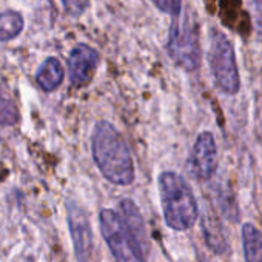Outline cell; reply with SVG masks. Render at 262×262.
Masks as SVG:
<instances>
[{
	"instance_id": "30bf717a",
	"label": "cell",
	"mask_w": 262,
	"mask_h": 262,
	"mask_svg": "<svg viewBox=\"0 0 262 262\" xmlns=\"http://www.w3.org/2000/svg\"><path fill=\"white\" fill-rule=\"evenodd\" d=\"M202 230L207 245L217 254H222L227 251L228 244L225 237V231L222 228V224L216 217V214L210 210H207L202 214Z\"/></svg>"
},
{
	"instance_id": "6da1fadb",
	"label": "cell",
	"mask_w": 262,
	"mask_h": 262,
	"mask_svg": "<svg viewBox=\"0 0 262 262\" xmlns=\"http://www.w3.org/2000/svg\"><path fill=\"white\" fill-rule=\"evenodd\" d=\"M93 159L106 181L114 185H129L135 181V164L120 131L110 122L96 123L91 138Z\"/></svg>"
},
{
	"instance_id": "2e32d148",
	"label": "cell",
	"mask_w": 262,
	"mask_h": 262,
	"mask_svg": "<svg viewBox=\"0 0 262 262\" xmlns=\"http://www.w3.org/2000/svg\"><path fill=\"white\" fill-rule=\"evenodd\" d=\"M62 4H63V8L68 14L80 16L86 10L90 0H62Z\"/></svg>"
},
{
	"instance_id": "277c9868",
	"label": "cell",
	"mask_w": 262,
	"mask_h": 262,
	"mask_svg": "<svg viewBox=\"0 0 262 262\" xmlns=\"http://www.w3.org/2000/svg\"><path fill=\"white\" fill-rule=\"evenodd\" d=\"M167 51L176 65L185 71H194L201 63L199 33L196 22L188 13L174 17L170 28Z\"/></svg>"
},
{
	"instance_id": "9a60e30c",
	"label": "cell",
	"mask_w": 262,
	"mask_h": 262,
	"mask_svg": "<svg viewBox=\"0 0 262 262\" xmlns=\"http://www.w3.org/2000/svg\"><path fill=\"white\" fill-rule=\"evenodd\" d=\"M17 120V111L13 102L5 97L4 106H0V123H14Z\"/></svg>"
},
{
	"instance_id": "ba28073f",
	"label": "cell",
	"mask_w": 262,
	"mask_h": 262,
	"mask_svg": "<svg viewBox=\"0 0 262 262\" xmlns=\"http://www.w3.org/2000/svg\"><path fill=\"white\" fill-rule=\"evenodd\" d=\"M99 65V53L88 45H76L68 57L70 80L74 86H85Z\"/></svg>"
},
{
	"instance_id": "e0dca14e",
	"label": "cell",
	"mask_w": 262,
	"mask_h": 262,
	"mask_svg": "<svg viewBox=\"0 0 262 262\" xmlns=\"http://www.w3.org/2000/svg\"><path fill=\"white\" fill-rule=\"evenodd\" d=\"M254 20L257 31L262 34V0H254Z\"/></svg>"
},
{
	"instance_id": "5bb4252c",
	"label": "cell",
	"mask_w": 262,
	"mask_h": 262,
	"mask_svg": "<svg viewBox=\"0 0 262 262\" xmlns=\"http://www.w3.org/2000/svg\"><path fill=\"white\" fill-rule=\"evenodd\" d=\"M153 4L162 11L173 17H178L181 14V5L182 0H153Z\"/></svg>"
},
{
	"instance_id": "7a4b0ae2",
	"label": "cell",
	"mask_w": 262,
	"mask_h": 262,
	"mask_svg": "<svg viewBox=\"0 0 262 262\" xmlns=\"http://www.w3.org/2000/svg\"><path fill=\"white\" fill-rule=\"evenodd\" d=\"M159 193L165 224L178 231L188 230L198 221L199 208L191 187L173 171L159 176Z\"/></svg>"
},
{
	"instance_id": "3957f363",
	"label": "cell",
	"mask_w": 262,
	"mask_h": 262,
	"mask_svg": "<svg viewBox=\"0 0 262 262\" xmlns=\"http://www.w3.org/2000/svg\"><path fill=\"white\" fill-rule=\"evenodd\" d=\"M102 236L116 262H145V253L120 214L105 208L99 214Z\"/></svg>"
},
{
	"instance_id": "5b68a950",
	"label": "cell",
	"mask_w": 262,
	"mask_h": 262,
	"mask_svg": "<svg viewBox=\"0 0 262 262\" xmlns=\"http://www.w3.org/2000/svg\"><path fill=\"white\" fill-rule=\"evenodd\" d=\"M208 62L219 90L225 94H236L241 86V79L234 50L228 37L219 30H213L210 34Z\"/></svg>"
},
{
	"instance_id": "52a82bcc",
	"label": "cell",
	"mask_w": 262,
	"mask_h": 262,
	"mask_svg": "<svg viewBox=\"0 0 262 262\" xmlns=\"http://www.w3.org/2000/svg\"><path fill=\"white\" fill-rule=\"evenodd\" d=\"M68 227L73 237L74 254L79 262H90L93 254V231L86 213L76 204L68 202Z\"/></svg>"
},
{
	"instance_id": "8fae6325",
	"label": "cell",
	"mask_w": 262,
	"mask_h": 262,
	"mask_svg": "<svg viewBox=\"0 0 262 262\" xmlns=\"http://www.w3.org/2000/svg\"><path fill=\"white\" fill-rule=\"evenodd\" d=\"M63 67L59 59L48 57L37 71L36 80L43 91H54L63 80Z\"/></svg>"
},
{
	"instance_id": "9c48e42d",
	"label": "cell",
	"mask_w": 262,
	"mask_h": 262,
	"mask_svg": "<svg viewBox=\"0 0 262 262\" xmlns=\"http://www.w3.org/2000/svg\"><path fill=\"white\" fill-rule=\"evenodd\" d=\"M120 211H122V219H123L125 225L128 227V230L131 231V234L136 237V241L139 242L141 248L147 254V250H148L150 242H148V237H147V228H145L144 217L139 213L138 207L135 205L133 201L123 199L120 202Z\"/></svg>"
},
{
	"instance_id": "7c38bea8",
	"label": "cell",
	"mask_w": 262,
	"mask_h": 262,
	"mask_svg": "<svg viewBox=\"0 0 262 262\" xmlns=\"http://www.w3.org/2000/svg\"><path fill=\"white\" fill-rule=\"evenodd\" d=\"M242 247L245 262H262V231L253 224L242 227Z\"/></svg>"
},
{
	"instance_id": "8992f818",
	"label": "cell",
	"mask_w": 262,
	"mask_h": 262,
	"mask_svg": "<svg viewBox=\"0 0 262 262\" xmlns=\"http://www.w3.org/2000/svg\"><path fill=\"white\" fill-rule=\"evenodd\" d=\"M187 167L190 174L201 181H207L214 174L217 168V145L210 131H204L198 136Z\"/></svg>"
},
{
	"instance_id": "4fadbf2b",
	"label": "cell",
	"mask_w": 262,
	"mask_h": 262,
	"mask_svg": "<svg viewBox=\"0 0 262 262\" xmlns=\"http://www.w3.org/2000/svg\"><path fill=\"white\" fill-rule=\"evenodd\" d=\"M24 30V17L16 11H0V40L8 42Z\"/></svg>"
}]
</instances>
